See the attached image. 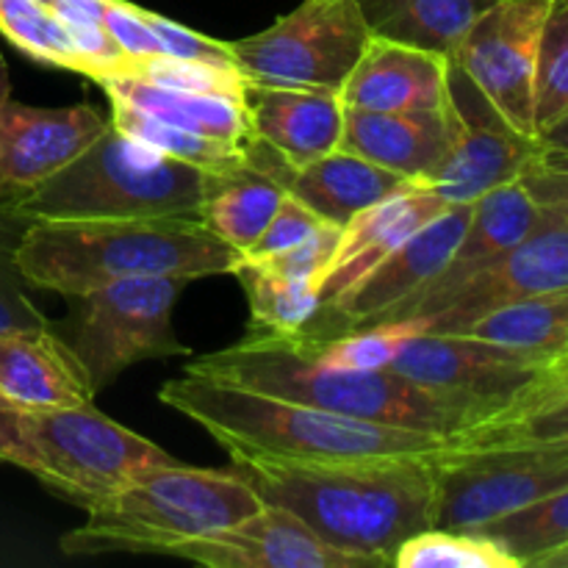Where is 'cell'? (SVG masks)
Masks as SVG:
<instances>
[{
    "mask_svg": "<svg viewBox=\"0 0 568 568\" xmlns=\"http://www.w3.org/2000/svg\"><path fill=\"white\" fill-rule=\"evenodd\" d=\"M419 327L414 322H375V325L347 327V331L327 333V336H311V349L316 358L342 369H388L394 355Z\"/></svg>",
    "mask_w": 568,
    "mask_h": 568,
    "instance_id": "836d02e7",
    "label": "cell"
},
{
    "mask_svg": "<svg viewBox=\"0 0 568 568\" xmlns=\"http://www.w3.org/2000/svg\"><path fill=\"white\" fill-rule=\"evenodd\" d=\"M322 222L325 220H320L308 205L300 203L292 194H286L281 209L275 211L272 222L266 225V231L261 233L258 242H255L247 253H242V258H272V255L286 253V250L303 244Z\"/></svg>",
    "mask_w": 568,
    "mask_h": 568,
    "instance_id": "ab89813d",
    "label": "cell"
},
{
    "mask_svg": "<svg viewBox=\"0 0 568 568\" xmlns=\"http://www.w3.org/2000/svg\"><path fill=\"white\" fill-rule=\"evenodd\" d=\"M111 100V122H114L120 131L131 133L139 142L150 144L159 153L172 155V159H181L186 164L200 166L209 175H225V172L242 170L253 161L255 139L247 144H227L220 139L200 136V133L183 131V128L172 125V122L161 120V116L150 114V111L139 109V105L128 103L122 98H109Z\"/></svg>",
    "mask_w": 568,
    "mask_h": 568,
    "instance_id": "f546056e",
    "label": "cell"
},
{
    "mask_svg": "<svg viewBox=\"0 0 568 568\" xmlns=\"http://www.w3.org/2000/svg\"><path fill=\"white\" fill-rule=\"evenodd\" d=\"M231 275L244 288L250 303V333L264 336H300L314 325L322 311V286L294 281L266 264L239 255Z\"/></svg>",
    "mask_w": 568,
    "mask_h": 568,
    "instance_id": "f1b7e54d",
    "label": "cell"
},
{
    "mask_svg": "<svg viewBox=\"0 0 568 568\" xmlns=\"http://www.w3.org/2000/svg\"><path fill=\"white\" fill-rule=\"evenodd\" d=\"M236 258L200 216L33 220L17 250L26 281L64 297L125 277L231 275Z\"/></svg>",
    "mask_w": 568,
    "mask_h": 568,
    "instance_id": "3957f363",
    "label": "cell"
},
{
    "mask_svg": "<svg viewBox=\"0 0 568 568\" xmlns=\"http://www.w3.org/2000/svg\"><path fill=\"white\" fill-rule=\"evenodd\" d=\"M22 433L37 455V480L64 503L87 510L142 471L175 464L150 438L100 414L92 403L20 414Z\"/></svg>",
    "mask_w": 568,
    "mask_h": 568,
    "instance_id": "ba28073f",
    "label": "cell"
},
{
    "mask_svg": "<svg viewBox=\"0 0 568 568\" xmlns=\"http://www.w3.org/2000/svg\"><path fill=\"white\" fill-rule=\"evenodd\" d=\"M144 20L153 28L155 39H159L161 55H172V59H194V61H209V64L222 67H236L233 64L231 44L216 42V39L205 37V33L192 31V28L181 26L175 20H166L159 11L144 9Z\"/></svg>",
    "mask_w": 568,
    "mask_h": 568,
    "instance_id": "f35d334b",
    "label": "cell"
},
{
    "mask_svg": "<svg viewBox=\"0 0 568 568\" xmlns=\"http://www.w3.org/2000/svg\"><path fill=\"white\" fill-rule=\"evenodd\" d=\"M508 442H568V394L558 403L547 405L530 416H521V419L477 427L455 444L458 447H486V444Z\"/></svg>",
    "mask_w": 568,
    "mask_h": 568,
    "instance_id": "74e56055",
    "label": "cell"
},
{
    "mask_svg": "<svg viewBox=\"0 0 568 568\" xmlns=\"http://www.w3.org/2000/svg\"><path fill=\"white\" fill-rule=\"evenodd\" d=\"M170 558L209 568H375L322 541L300 516L272 503L236 525L181 544Z\"/></svg>",
    "mask_w": 568,
    "mask_h": 568,
    "instance_id": "9a60e30c",
    "label": "cell"
},
{
    "mask_svg": "<svg viewBox=\"0 0 568 568\" xmlns=\"http://www.w3.org/2000/svg\"><path fill=\"white\" fill-rule=\"evenodd\" d=\"M530 568H568V544L552 549V552L541 555V558H536Z\"/></svg>",
    "mask_w": 568,
    "mask_h": 568,
    "instance_id": "c3c4849f",
    "label": "cell"
},
{
    "mask_svg": "<svg viewBox=\"0 0 568 568\" xmlns=\"http://www.w3.org/2000/svg\"><path fill=\"white\" fill-rule=\"evenodd\" d=\"M103 26L114 37V42L120 44L122 53L128 55V61H142L161 55L159 39H155L153 28L144 20L142 6L128 3V0H109Z\"/></svg>",
    "mask_w": 568,
    "mask_h": 568,
    "instance_id": "7bdbcfd3",
    "label": "cell"
},
{
    "mask_svg": "<svg viewBox=\"0 0 568 568\" xmlns=\"http://www.w3.org/2000/svg\"><path fill=\"white\" fill-rule=\"evenodd\" d=\"M286 170L288 166L255 139L253 161L247 166L225 175H209L197 216L222 242L239 250V255L247 253L288 194L283 183Z\"/></svg>",
    "mask_w": 568,
    "mask_h": 568,
    "instance_id": "cb8c5ba5",
    "label": "cell"
},
{
    "mask_svg": "<svg viewBox=\"0 0 568 568\" xmlns=\"http://www.w3.org/2000/svg\"><path fill=\"white\" fill-rule=\"evenodd\" d=\"M105 125V116L87 103L70 109H39L11 98L0 103V197H20L48 181Z\"/></svg>",
    "mask_w": 568,
    "mask_h": 568,
    "instance_id": "e0dca14e",
    "label": "cell"
},
{
    "mask_svg": "<svg viewBox=\"0 0 568 568\" xmlns=\"http://www.w3.org/2000/svg\"><path fill=\"white\" fill-rule=\"evenodd\" d=\"M186 372L361 422L430 433L449 442H458L488 419V410L477 403L449 397L394 369L361 372L325 364L316 358L305 333H247L239 344L194 358Z\"/></svg>",
    "mask_w": 568,
    "mask_h": 568,
    "instance_id": "7a4b0ae2",
    "label": "cell"
},
{
    "mask_svg": "<svg viewBox=\"0 0 568 568\" xmlns=\"http://www.w3.org/2000/svg\"><path fill=\"white\" fill-rule=\"evenodd\" d=\"M209 172L159 153L114 122L55 175L14 200L28 220L197 216Z\"/></svg>",
    "mask_w": 568,
    "mask_h": 568,
    "instance_id": "8992f818",
    "label": "cell"
},
{
    "mask_svg": "<svg viewBox=\"0 0 568 568\" xmlns=\"http://www.w3.org/2000/svg\"><path fill=\"white\" fill-rule=\"evenodd\" d=\"M11 98V81H9V67H6L3 53H0V103Z\"/></svg>",
    "mask_w": 568,
    "mask_h": 568,
    "instance_id": "f907efd6",
    "label": "cell"
},
{
    "mask_svg": "<svg viewBox=\"0 0 568 568\" xmlns=\"http://www.w3.org/2000/svg\"><path fill=\"white\" fill-rule=\"evenodd\" d=\"M159 399L166 408L197 422L231 458L255 455L281 460H327L438 453L455 444L430 433L361 422L194 372L166 381Z\"/></svg>",
    "mask_w": 568,
    "mask_h": 568,
    "instance_id": "277c9868",
    "label": "cell"
},
{
    "mask_svg": "<svg viewBox=\"0 0 568 568\" xmlns=\"http://www.w3.org/2000/svg\"><path fill=\"white\" fill-rule=\"evenodd\" d=\"M477 532L494 538L505 552L519 560L521 568H527L541 555L568 544V486Z\"/></svg>",
    "mask_w": 568,
    "mask_h": 568,
    "instance_id": "4dcf8cb0",
    "label": "cell"
},
{
    "mask_svg": "<svg viewBox=\"0 0 568 568\" xmlns=\"http://www.w3.org/2000/svg\"><path fill=\"white\" fill-rule=\"evenodd\" d=\"M541 366L532 355L480 338L419 331L399 347L388 369L449 397L477 403L491 419L536 377Z\"/></svg>",
    "mask_w": 568,
    "mask_h": 568,
    "instance_id": "5bb4252c",
    "label": "cell"
},
{
    "mask_svg": "<svg viewBox=\"0 0 568 568\" xmlns=\"http://www.w3.org/2000/svg\"><path fill=\"white\" fill-rule=\"evenodd\" d=\"M369 39L355 0H303L264 31L227 44L250 83L342 92Z\"/></svg>",
    "mask_w": 568,
    "mask_h": 568,
    "instance_id": "30bf717a",
    "label": "cell"
},
{
    "mask_svg": "<svg viewBox=\"0 0 568 568\" xmlns=\"http://www.w3.org/2000/svg\"><path fill=\"white\" fill-rule=\"evenodd\" d=\"M372 37L453 55L477 17L497 0H355Z\"/></svg>",
    "mask_w": 568,
    "mask_h": 568,
    "instance_id": "4316f807",
    "label": "cell"
},
{
    "mask_svg": "<svg viewBox=\"0 0 568 568\" xmlns=\"http://www.w3.org/2000/svg\"><path fill=\"white\" fill-rule=\"evenodd\" d=\"M31 225L26 214L11 197H0V333L6 331H39L50 327L48 316L33 305L28 286L17 261L22 233Z\"/></svg>",
    "mask_w": 568,
    "mask_h": 568,
    "instance_id": "e575fe53",
    "label": "cell"
},
{
    "mask_svg": "<svg viewBox=\"0 0 568 568\" xmlns=\"http://www.w3.org/2000/svg\"><path fill=\"white\" fill-rule=\"evenodd\" d=\"M0 33L31 61L78 72L70 31L50 6L33 0H0Z\"/></svg>",
    "mask_w": 568,
    "mask_h": 568,
    "instance_id": "d6a6232c",
    "label": "cell"
},
{
    "mask_svg": "<svg viewBox=\"0 0 568 568\" xmlns=\"http://www.w3.org/2000/svg\"><path fill=\"white\" fill-rule=\"evenodd\" d=\"M453 203L433 192L419 181L405 183L381 203L369 205L355 214L342 227L331 270L322 281V308H331L338 297L349 292L364 275H369L386 255L403 242H408L416 231L442 216Z\"/></svg>",
    "mask_w": 568,
    "mask_h": 568,
    "instance_id": "d6986e66",
    "label": "cell"
},
{
    "mask_svg": "<svg viewBox=\"0 0 568 568\" xmlns=\"http://www.w3.org/2000/svg\"><path fill=\"white\" fill-rule=\"evenodd\" d=\"M552 0H497L466 31L455 53V67L471 78L488 103L510 128L525 136L536 133V67L544 20Z\"/></svg>",
    "mask_w": 568,
    "mask_h": 568,
    "instance_id": "8fae6325",
    "label": "cell"
},
{
    "mask_svg": "<svg viewBox=\"0 0 568 568\" xmlns=\"http://www.w3.org/2000/svg\"><path fill=\"white\" fill-rule=\"evenodd\" d=\"M94 399L87 369L50 327L0 333V405L17 414L61 410Z\"/></svg>",
    "mask_w": 568,
    "mask_h": 568,
    "instance_id": "7402d4cb",
    "label": "cell"
},
{
    "mask_svg": "<svg viewBox=\"0 0 568 568\" xmlns=\"http://www.w3.org/2000/svg\"><path fill=\"white\" fill-rule=\"evenodd\" d=\"M433 453L361 455V458L281 460L233 458V469L264 503L281 505L322 541L392 566L410 536L433 527Z\"/></svg>",
    "mask_w": 568,
    "mask_h": 568,
    "instance_id": "6da1fadb",
    "label": "cell"
},
{
    "mask_svg": "<svg viewBox=\"0 0 568 568\" xmlns=\"http://www.w3.org/2000/svg\"><path fill=\"white\" fill-rule=\"evenodd\" d=\"M538 142H541L544 150H564V153H568V116L549 128L547 133H541Z\"/></svg>",
    "mask_w": 568,
    "mask_h": 568,
    "instance_id": "7dc6e473",
    "label": "cell"
},
{
    "mask_svg": "<svg viewBox=\"0 0 568 568\" xmlns=\"http://www.w3.org/2000/svg\"><path fill=\"white\" fill-rule=\"evenodd\" d=\"M109 0H50V11L64 26H103Z\"/></svg>",
    "mask_w": 568,
    "mask_h": 568,
    "instance_id": "bcb514c9",
    "label": "cell"
},
{
    "mask_svg": "<svg viewBox=\"0 0 568 568\" xmlns=\"http://www.w3.org/2000/svg\"><path fill=\"white\" fill-rule=\"evenodd\" d=\"M72 39V50L78 59V72L89 81H103L125 70L128 55L114 42L105 26H67Z\"/></svg>",
    "mask_w": 568,
    "mask_h": 568,
    "instance_id": "b9f144b4",
    "label": "cell"
},
{
    "mask_svg": "<svg viewBox=\"0 0 568 568\" xmlns=\"http://www.w3.org/2000/svg\"><path fill=\"white\" fill-rule=\"evenodd\" d=\"M397 568H521L514 555L505 552L483 532H458L430 527L410 536L394 552Z\"/></svg>",
    "mask_w": 568,
    "mask_h": 568,
    "instance_id": "1f68e13d",
    "label": "cell"
},
{
    "mask_svg": "<svg viewBox=\"0 0 568 568\" xmlns=\"http://www.w3.org/2000/svg\"><path fill=\"white\" fill-rule=\"evenodd\" d=\"M541 164L549 166V170L568 172V153H564V150H541Z\"/></svg>",
    "mask_w": 568,
    "mask_h": 568,
    "instance_id": "681fc988",
    "label": "cell"
},
{
    "mask_svg": "<svg viewBox=\"0 0 568 568\" xmlns=\"http://www.w3.org/2000/svg\"><path fill=\"white\" fill-rule=\"evenodd\" d=\"M460 336L527 353L547 364L568 349V288L503 305L464 327Z\"/></svg>",
    "mask_w": 568,
    "mask_h": 568,
    "instance_id": "83f0119b",
    "label": "cell"
},
{
    "mask_svg": "<svg viewBox=\"0 0 568 568\" xmlns=\"http://www.w3.org/2000/svg\"><path fill=\"white\" fill-rule=\"evenodd\" d=\"M568 116V0H552L536 67V133Z\"/></svg>",
    "mask_w": 568,
    "mask_h": 568,
    "instance_id": "d590c367",
    "label": "cell"
},
{
    "mask_svg": "<svg viewBox=\"0 0 568 568\" xmlns=\"http://www.w3.org/2000/svg\"><path fill=\"white\" fill-rule=\"evenodd\" d=\"M116 75H133L142 81L155 83L178 92H200V94H239L244 98L247 78L236 67L209 64V61L194 59H172V55H153V59L128 61L125 70Z\"/></svg>",
    "mask_w": 568,
    "mask_h": 568,
    "instance_id": "8d00e7d4",
    "label": "cell"
},
{
    "mask_svg": "<svg viewBox=\"0 0 568 568\" xmlns=\"http://www.w3.org/2000/svg\"><path fill=\"white\" fill-rule=\"evenodd\" d=\"M455 139V111L438 109L364 111L344 105V131L338 148L392 170L408 181L425 183Z\"/></svg>",
    "mask_w": 568,
    "mask_h": 568,
    "instance_id": "44dd1931",
    "label": "cell"
},
{
    "mask_svg": "<svg viewBox=\"0 0 568 568\" xmlns=\"http://www.w3.org/2000/svg\"><path fill=\"white\" fill-rule=\"evenodd\" d=\"M469 216L471 203H453L442 216L427 222L408 242L399 244L369 275L361 277L344 297H338L331 308H322L320 314H331L342 322L336 333L377 322L394 305L425 288L447 266L469 225Z\"/></svg>",
    "mask_w": 568,
    "mask_h": 568,
    "instance_id": "ac0fdd59",
    "label": "cell"
},
{
    "mask_svg": "<svg viewBox=\"0 0 568 568\" xmlns=\"http://www.w3.org/2000/svg\"><path fill=\"white\" fill-rule=\"evenodd\" d=\"M527 192L536 197V203L541 209L555 211V214L566 216L568 220V172L549 170L541 164V159L530 166V170L521 175Z\"/></svg>",
    "mask_w": 568,
    "mask_h": 568,
    "instance_id": "ee69618b",
    "label": "cell"
},
{
    "mask_svg": "<svg viewBox=\"0 0 568 568\" xmlns=\"http://www.w3.org/2000/svg\"><path fill=\"white\" fill-rule=\"evenodd\" d=\"M433 527L477 532L568 486V442L449 447L430 455Z\"/></svg>",
    "mask_w": 568,
    "mask_h": 568,
    "instance_id": "52a82bcc",
    "label": "cell"
},
{
    "mask_svg": "<svg viewBox=\"0 0 568 568\" xmlns=\"http://www.w3.org/2000/svg\"><path fill=\"white\" fill-rule=\"evenodd\" d=\"M33 3H42V6H50V0H33Z\"/></svg>",
    "mask_w": 568,
    "mask_h": 568,
    "instance_id": "816d5d0a",
    "label": "cell"
},
{
    "mask_svg": "<svg viewBox=\"0 0 568 568\" xmlns=\"http://www.w3.org/2000/svg\"><path fill=\"white\" fill-rule=\"evenodd\" d=\"M283 183L286 192L308 205L320 220L344 227L355 214L410 181L338 148L303 170H286Z\"/></svg>",
    "mask_w": 568,
    "mask_h": 568,
    "instance_id": "d4e9b609",
    "label": "cell"
},
{
    "mask_svg": "<svg viewBox=\"0 0 568 568\" xmlns=\"http://www.w3.org/2000/svg\"><path fill=\"white\" fill-rule=\"evenodd\" d=\"M566 394H568V349L566 353L555 355L552 361H547V364L536 372V377H532V381L527 383V386L521 388V392L516 394V397L510 399L497 416L483 422L480 427L503 425V422H514V419H521V416H530L536 414V410L547 408V405L558 403V399L566 397Z\"/></svg>",
    "mask_w": 568,
    "mask_h": 568,
    "instance_id": "60d3db41",
    "label": "cell"
},
{
    "mask_svg": "<svg viewBox=\"0 0 568 568\" xmlns=\"http://www.w3.org/2000/svg\"><path fill=\"white\" fill-rule=\"evenodd\" d=\"M264 505L236 469L155 466L87 508V521L61 536V552L172 555L181 544L231 527Z\"/></svg>",
    "mask_w": 568,
    "mask_h": 568,
    "instance_id": "5b68a950",
    "label": "cell"
},
{
    "mask_svg": "<svg viewBox=\"0 0 568 568\" xmlns=\"http://www.w3.org/2000/svg\"><path fill=\"white\" fill-rule=\"evenodd\" d=\"M192 277H125L72 300L70 347L87 369L94 394L133 364L189 355L172 331V308Z\"/></svg>",
    "mask_w": 568,
    "mask_h": 568,
    "instance_id": "9c48e42d",
    "label": "cell"
},
{
    "mask_svg": "<svg viewBox=\"0 0 568 568\" xmlns=\"http://www.w3.org/2000/svg\"><path fill=\"white\" fill-rule=\"evenodd\" d=\"M109 98H122L183 131L220 139L227 144L253 142L247 103L239 94H200L155 87L133 75H109L98 81Z\"/></svg>",
    "mask_w": 568,
    "mask_h": 568,
    "instance_id": "484cf974",
    "label": "cell"
},
{
    "mask_svg": "<svg viewBox=\"0 0 568 568\" xmlns=\"http://www.w3.org/2000/svg\"><path fill=\"white\" fill-rule=\"evenodd\" d=\"M338 94L364 111L438 109L449 98V59L372 37Z\"/></svg>",
    "mask_w": 568,
    "mask_h": 568,
    "instance_id": "603a6c76",
    "label": "cell"
},
{
    "mask_svg": "<svg viewBox=\"0 0 568 568\" xmlns=\"http://www.w3.org/2000/svg\"><path fill=\"white\" fill-rule=\"evenodd\" d=\"M541 216L544 209L536 203V197L527 192L521 178L519 181L494 189V192L483 194L480 200L471 203L469 225H466L464 236H460L458 247H455L447 266H444L425 288H419V292L410 294L408 300L394 305V308L386 311L377 322L425 320V316L433 314L449 294L458 292V288L464 286L466 281H471L477 272L491 266L499 255H505L514 244H519L521 239L541 222ZM372 325H375V322H372Z\"/></svg>",
    "mask_w": 568,
    "mask_h": 568,
    "instance_id": "2e32d148",
    "label": "cell"
},
{
    "mask_svg": "<svg viewBox=\"0 0 568 568\" xmlns=\"http://www.w3.org/2000/svg\"><path fill=\"white\" fill-rule=\"evenodd\" d=\"M244 103L253 136L288 170H303L342 144L344 100L333 89L247 81Z\"/></svg>",
    "mask_w": 568,
    "mask_h": 568,
    "instance_id": "ffe728a7",
    "label": "cell"
},
{
    "mask_svg": "<svg viewBox=\"0 0 568 568\" xmlns=\"http://www.w3.org/2000/svg\"><path fill=\"white\" fill-rule=\"evenodd\" d=\"M449 105L455 111L453 148L425 181L447 203H475L483 194L519 181L541 159V142L510 128L453 61Z\"/></svg>",
    "mask_w": 568,
    "mask_h": 568,
    "instance_id": "7c38bea8",
    "label": "cell"
},
{
    "mask_svg": "<svg viewBox=\"0 0 568 568\" xmlns=\"http://www.w3.org/2000/svg\"><path fill=\"white\" fill-rule=\"evenodd\" d=\"M0 464H11L17 469H26L28 475H37L39 464L22 433L20 414L0 405Z\"/></svg>",
    "mask_w": 568,
    "mask_h": 568,
    "instance_id": "f6af8a7d",
    "label": "cell"
},
{
    "mask_svg": "<svg viewBox=\"0 0 568 568\" xmlns=\"http://www.w3.org/2000/svg\"><path fill=\"white\" fill-rule=\"evenodd\" d=\"M558 288H568V220L544 209L541 222L519 244L414 325L422 333H460L503 305Z\"/></svg>",
    "mask_w": 568,
    "mask_h": 568,
    "instance_id": "4fadbf2b",
    "label": "cell"
}]
</instances>
